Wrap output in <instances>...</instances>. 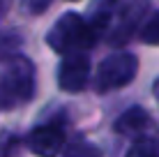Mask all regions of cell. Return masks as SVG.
<instances>
[{"label": "cell", "instance_id": "1", "mask_svg": "<svg viewBox=\"0 0 159 157\" xmlns=\"http://www.w3.org/2000/svg\"><path fill=\"white\" fill-rule=\"evenodd\" d=\"M99 32L92 23H88L81 14L65 12L56 23L51 25L46 35V44L56 53L72 56V53H83L85 48L95 46Z\"/></svg>", "mask_w": 159, "mask_h": 157}, {"label": "cell", "instance_id": "2", "mask_svg": "<svg viewBox=\"0 0 159 157\" xmlns=\"http://www.w3.org/2000/svg\"><path fill=\"white\" fill-rule=\"evenodd\" d=\"M35 95V65L25 56H12L0 74V99L5 106H21Z\"/></svg>", "mask_w": 159, "mask_h": 157}, {"label": "cell", "instance_id": "3", "mask_svg": "<svg viewBox=\"0 0 159 157\" xmlns=\"http://www.w3.org/2000/svg\"><path fill=\"white\" fill-rule=\"evenodd\" d=\"M139 72V60L134 53L129 51H118L106 56L97 67L95 74V88L97 93H111V90L125 88L127 83H131Z\"/></svg>", "mask_w": 159, "mask_h": 157}, {"label": "cell", "instance_id": "4", "mask_svg": "<svg viewBox=\"0 0 159 157\" xmlns=\"http://www.w3.org/2000/svg\"><path fill=\"white\" fill-rule=\"evenodd\" d=\"M90 83V60L83 53L65 56L58 65V85L65 93H81Z\"/></svg>", "mask_w": 159, "mask_h": 157}, {"label": "cell", "instance_id": "5", "mask_svg": "<svg viewBox=\"0 0 159 157\" xmlns=\"http://www.w3.org/2000/svg\"><path fill=\"white\" fill-rule=\"evenodd\" d=\"M30 150L37 157H56L65 148V127L62 122H44L30 132Z\"/></svg>", "mask_w": 159, "mask_h": 157}, {"label": "cell", "instance_id": "6", "mask_svg": "<svg viewBox=\"0 0 159 157\" xmlns=\"http://www.w3.org/2000/svg\"><path fill=\"white\" fill-rule=\"evenodd\" d=\"M155 127V120L150 118V113L141 106H131V109L122 111L113 122V129L120 134V136H127V139H148V132Z\"/></svg>", "mask_w": 159, "mask_h": 157}, {"label": "cell", "instance_id": "7", "mask_svg": "<svg viewBox=\"0 0 159 157\" xmlns=\"http://www.w3.org/2000/svg\"><path fill=\"white\" fill-rule=\"evenodd\" d=\"M145 5H125V7H120V14L116 16V28L108 30V42L111 44H125V42L131 37V32L136 30V25H139L141 16L145 14Z\"/></svg>", "mask_w": 159, "mask_h": 157}, {"label": "cell", "instance_id": "8", "mask_svg": "<svg viewBox=\"0 0 159 157\" xmlns=\"http://www.w3.org/2000/svg\"><path fill=\"white\" fill-rule=\"evenodd\" d=\"M125 157H159V139H141V141H134V145L127 150Z\"/></svg>", "mask_w": 159, "mask_h": 157}, {"label": "cell", "instance_id": "9", "mask_svg": "<svg viewBox=\"0 0 159 157\" xmlns=\"http://www.w3.org/2000/svg\"><path fill=\"white\" fill-rule=\"evenodd\" d=\"M62 157H102V153H99V148H97L95 143L79 139V141L69 143L67 148L62 150Z\"/></svg>", "mask_w": 159, "mask_h": 157}, {"label": "cell", "instance_id": "10", "mask_svg": "<svg viewBox=\"0 0 159 157\" xmlns=\"http://www.w3.org/2000/svg\"><path fill=\"white\" fill-rule=\"evenodd\" d=\"M141 39L150 46H159V12H155L141 28Z\"/></svg>", "mask_w": 159, "mask_h": 157}, {"label": "cell", "instance_id": "11", "mask_svg": "<svg viewBox=\"0 0 159 157\" xmlns=\"http://www.w3.org/2000/svg\"><path fill=\"white\" fill-rule=\"evenodd\" d=\"M152 93H155V99H157V104H159V79L152 83Z\"/></svg>", "mask_w": 159, "mask_h": 157}]
</instances>
